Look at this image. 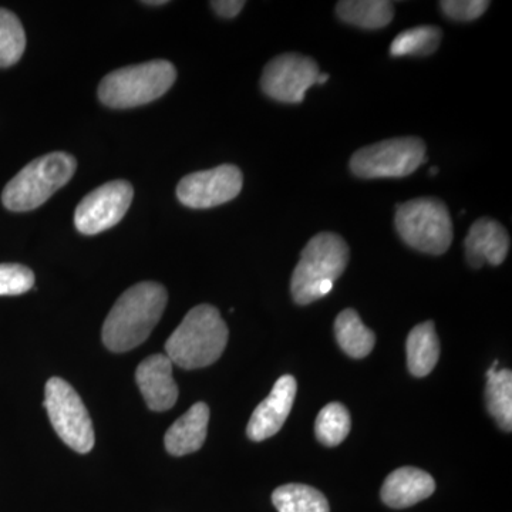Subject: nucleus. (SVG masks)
I'll return each instance as SVG.
<instances>
[{"label":"nucleus","mask_w":512,"mask_h":512,"mask_svg":"<svg viewBox=\"0 0 512 512\" xmlns=\"http://www.w3.org/2000/svg\"><path fill=\"white\" fill-rule=\"evenodd\" d=\"M168 302L167 289L157 282L131 286L114 303L104 320V346L114 353H124L146 342L163 316Z\"/></svg>","instance_id":"f257e3e1"},{"label":"nucleus","mask_w":512,"mask_h":512,"mask_svg":"<svg viewBox=\"0 0 512 512\" xmlns=\"http://www.w3.org/2000/svg\"><path fill=\"white\" fill-rule=\"evenodd\" d=\"M228 336V326L220 311L211 305H198L168 338L165 355L181 369H202L220 359Z\"/></svg>","instance_id":"f03ea898"},{"label":"nucleus","mask_w":512,"mask_h":512,"mask_svg":"<svg viewBox=\"0 0 512 512\" xmlns=\"http://www.w3.org/2000/svg\"><path fill=\"white\" fill-rule=\"evenodd\" d=\"M349 247L333 232H320L308 242L293 271L291 292L298 305H309L329 295L336 279L345 272Z\"/></svg>","instance_id":"7ed1b4c3"},{"label":"nucleus","mask_w":512,"mask_h":512,"mask_svg":"<svg viewBox=\"0 0 512 512\" xmlns=\"http://www.w3.org/2000/svg\"><path fill=\"white\" fill-rule=\"evenodd\" d=\"M177 80L174 64L153 60L111 72L101 80L99 99L111 109H133L160 99Z\"/></svg>","instance_id":"20e7f679"},{"label":"nucleus","mask_w":512,"mask_h":512,"mask_svg":"<svg viewBox=\"0 0 512 512\" xmlns=\"http://www.w3.org/2000/svg\"><path fill=\"white\" fill-rule=\"evenodd\" d=\"M76 168V158L60 151L36 158L6 185L3 205L15 212L35 210L72 180Z\"/></svg>","instance_id":"39448f33"},{"label":"nucleus","mask_w":512,"mask_h":512,"mask_svg":"<svg viewBox=\"0 0 512 512\" xmlns=\"http://www.w3.org/2000/svg\"><path fill=\"white\" fill-rule=\"evenodd\" d=\"M394 225L409 247L424 254H444L453 242L450 211L437 198H416L397 205Z\"/></svg>","instance_id":"423d86ee"},{"label":"nucleus","mask_w":512,"mask_h":512,"mask_svg":"<svg viewBox=\"0 0 512 512\" xmlns=\"http://www.w3.org/2000/svg\"><path fill=\"white\" fill-rule=\"evenodd\" d=\"M45 407L57 436L76 453L87 454L96 443L93 421L72 384L52 377L45 387Z\"/></svg>","instance_id":"0eeeda50"},{"label":"nucleus","mask_w":512,"mask_h":512,"mask_svg":"<svg viewBox=\"0 0 512 512\" xmlns=\"http://www.w3.org/2000/svg\"><path fill=\"white\" fill-rule=\"evenodd\" d=\"M426 144L421 138L399 137L357 150L350 170L359 178H403L426 163Z\"/></svg>","instance_id":"6e6552de"},{"label":"nucleus","mask_w":512,"mask_h":512,"mask_svg":"<svg viewBox=\"0 0 512 512\" xmlns=\"http://www.w3.org/2000/svg\"><path fill=\"white\" fill-rule=\"evenodd\" d=\"M133 185L128 181H111L96 188L80 201L74 212V225L84 235H97L116 227L133 201Z\"/></svg>","instance_id":"1a4fd4ad"},{"label":"nucleus","mask_w":512,"mask_h":512,"mask_svg":"<svg viewBox=\"0 0 512 512\" xmlns=\"http://www.w3.org/2000/svg\"><path fill=\"white\" fill-rule=\"evenodd\" d=\"M319 74L318 63L311 57L285 53L266 64L261 87L266 96L279 103H302Z\"/></svg>","instance_id":"9d476101"},{"label":"nucleus","mask_w":512,"mask_h":512,"mask_svg":"<svg viewBox=\"0 0 512 512\" xmlns=\"http://www.w3.org/2000/svg\"><path fill=\"white\" fill-rule=\"evenodd\" d=\"M244 177L237 165L224 164L212 170L185 175L177 187V197L185 207L205 210L238 197Z\"/></svg>","instance_id":"9b49d317"},{"label":"nucleus","mask_w":512,"mask_h":512,"mask_svg":"<svg viewBox=\"0 0 512 512\" xmlns=\"http://www.w3.org/2000/svg\"><path fill=\"white\" fill-rule=\"evenodd\" d=\"M296 392H298V383L295 377L291 375L279 377L269 396L252 413L247 427L249 439L264 441L275 436L291 413Z\"/></svg>","instance_id":"f8f14e48"},{"label":"nucleus","mask_w":512,"mask_h":512,"mask_svg":"<svg viewBox=\"0 0 512 512\" xmlns=\"http://www.w3.org/2000/svg\"><path fill=\"white\" fill-rule=\"evenodd\" d=\"M136 380L148 409L153 412H165L177 403L178 387L173 377V362L167 355L144 359L137 367Z\"/></svg>","instance_id":"ddd939ff"},{"label":"nucleus","mask_w":512,"mask_h":512,"mask_svg":"<svg viewBox=\"0 0 512 512\" xmlns=\"http://www.w3.org/2000/svg\"><path fill=\"white\" fill-rule=\"evenodd\" d=\"M511 239L507 229L491 218H480L471 225L466 238V255L471 268L484 264H503L510 251Z\"/></svg>","instance_id":"4468645a"},{"label":"nucleus","mask_w":512,"mask_h":512,"mask_svg":"<svg viewBox=\"0 0 512 512\" xmlns=\"http://www.w3.org/2000/svg\"><path fill=\"white\" fill-rule=\"evenodd\" d=\"M434 490L436 481L429 473L420 468L403 467L384 480L380 495L387 507L402 510L426 500Z\"/></svg>","instance_id":"2eb2a0df"},{"label":"nucleus","mask_w":512,"mask_h":512,"mask_svg":"<svg viewBox=\"0 0 512 512\" xmlns=\"http://www.w3.org/2000/svg\"><path fill=\"white\" fill-rule=\"evenodd\" d=\"M210 409L205 403H195L184 416L175 421L164 437V446L171 456L195 453L207 439Z\"/></svg>","instance_id":"dca6fc26"},{"label":"nucleus","mask_w":512,"mask_h":512,"mask_svg":"<svg viewBox=\"0 0 512 512\" xmlns=\"http://www.w3.org/2000/svg\"><path fill=\"white\" fill-rule=\"evenodd\" d=\"M407 366L416 377L430 375L439 362L440 340L433 322L417 325L407 338Z\"/></svg>","instance_id":"f3484780"},{"label":"nucleus","mask_w":512,"mask_h":512,"mask_svg":"<svg viewBox=\"0 0 512 512\" xmlns=\"http://www.w3.org/2000/svg\"><path fill=\"white\" fill-rule=\"evenodd\" d=\"M339 19L362 29H382L393 20L394 8L387 0H343L336 5Z\"/></svg>","instance_id":"a211bd4d"},{"label":"nucleus","mask_w":512,"mask_h":512,"mask_svg":"<svg viewBox=\"0 0 512 512\" xmlns=\"http://www.w3.org/2000/svg\"><path fill=\"white\" fill-rule=\"evenodd\" d=\"M335 335L340 348L353 359H363L375 348L376 336L353 309L340 312L335 320Z\"/></svg>","instance_id":"6ab92c4d"},{"label":"nucleus","mask_w":512,"mask_h":512,"mask_svg":"<svg viewBox=\"0 0 512 512\" xmlns=\"http://www.w3.org/2000/svg\"><path fill=\"white\" fill-rule=\"evenodd\" d=\"M495 360L487 372L485 402L487 409L498 426L510 433L512 429V373L511 370H498Z\"/></svg>","instance_id":"aec40b11"},{"label":"nucleus","mask_w":512,"mask_h":512,"mask_svg":"<svg viewBox=\"0 0 512 512\" xmlns=\"http://www.w3.org/2000/svg\"><path fill=\"white\" fill-rule=\"evenodd\" d=\"M278 512H330L325 495L305 484H286L272 494Z\"/></svg>","instance_id":"412c9836"},{"label":"nucleus","mask_w":512,"mask_h":512,"mask_svg":"<svg viewBox=\"0 0 512 512\" xmlns=\"http://www.w3.org/2000/svg\"><path fill=\"white\" fill-rule=\"evenodd\" d=\"M443 32L437 26H417L400 33L390 45V55L429 56L439 49Z\"/></svg>","instance_id":"4be33fe9"},{"label":"nucleus","mask_w":512,"mask_h":512,"mask_svg":"<svg viewBox=\"0 0 512 512\" xmlns=\"http://www.w3.org/2000/svg\"><path fill=\"white\" fill-rule=\"evenodd\" d=\"M315 433L323 446H339L350 433L348 409L340 403H329L323 407L316 419Z\"/></svg>","instance_id":"5701e85b"},{"label":"nucleus","mask_w":512,"mask_h":512,"mask_svg":"<svg viewBox=\"0 0 512 512\" xmlns=\"http://www.w3.org/2000/svg\"><path fill=\"white\" fill-rule=\"evenodd\" d=\"M26 49V33L15 13L0 8V67L19 62Z\"/></svg>","instance_id":"b1692460"},{"label":"nucleus","mask_w":512,"mask_h":512,"mask_svg":"<svg viewBox=\"0 0 512 512\" xmlns=\"http://www.w3.org/2000/svg\"><path fill=\"white\" fill-rule=\"evenodd\" d=\"M35 285V274L19 264L0 265V296L22 295Z\"/></svg>","instance_id":"393cba45"},{"label":"nucleus","mask_w":512,"mask_h":512,"mask_svg":"<svg viewBox=\"0 0 512 512\" xmlns=\"http://www.w3.org/2000/svg\"><path fill=\"white\" fill-rule=\"evenodd\" d=\"M491 3L485 0H443L440 8L448 19L456 22H473L487 12Z\"/></svg>","instance_id":"a878e982"},{"label":"nucleus","mask_w":512,"mask_h":512,"mask_svg":"<svg viewBox=\"0 0 512 512\" xmlns=\"http://www.w3.org/2000/svg\"><path fill=\"white\" fill-rule=\"evenodd\" d=\"M210 5L221 18L232 19L244 9L245 2H241V0H214Z\"/></svg>","instance_id":"bb28decb"},{"label":"nucleus","mask_w":512,"mask_h":512,"mask_svg":"<svg viewBox=\"0 0 512 512\" xmlns=\"http://www.w3.org/2000/svg\"><path fill=\"white\" fill-rule=\"evenodd\" d=\"M328 80H329V74L328 73H325V74L320 73L319 77H318V80H316V84H323V83L328 82Z\"/></svg>","instance_id":"cd10ccee"},{"label":"nucleus","mask_w":512,"mask_h":512,"mask_svg":"<svg viewBox=\"0 0 512 512\" xmlns=\"http://www.w3.org/2000/svg\"><path fill=\"white\" fill-rule=\"evenodd\" d=\"M168 2H165V0H157V2H143V5H148V6H161V5H167Z\"/></svg>","instance_id":"c85d7f7f"},{"label":"nucleus","mask_w":512,"mask_h":512,"mask_svg":"<svg viewBox=\"0 0 512 512\" xmlns=\"http://www.w3.org/2000/svg\"><path fill=\"white\" fill-rule=\"evenodd\" d=\"M437 173H439V168H436V167L431 168V170H430L431 175H436Z\"/></svg>","instance_id":"c756f323"}]
</instances>
